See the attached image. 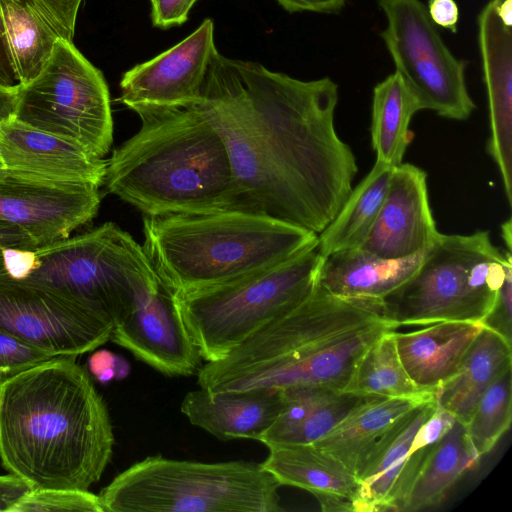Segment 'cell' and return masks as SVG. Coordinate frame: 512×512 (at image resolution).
Segmentation results:
<instances>
[{"mask_svg": "<svg viewBox=\"0 0 512 512\" xmlns=\"http://www.w3.org/2000/svg\"><path fill=\"white\" fill-rule=\"evenodd\" d=\"M338 85L303 81L250 61L211 60L197 107L227 146L236 210L321 233L358 168L334 124Z\"/></svg>", "mask_w": 512, "mask_h": 512, "instance_id": "cell-1", "label": "cell"}, {"mask_svg": "<svg viewBox=\"0 0 512 512\" xmlns=\"http://www.w3.org/2000/svg\"><path fill=\"white\" fill-rule=\"evenodd\" d=\"M74 356L0 384V460L31 489L89 490L113 453L105 402Z\"/></svg>", "mask_w": 512, "mask_h": 512, "instance_id": "cell-2", "label": "cell"}, {"mask_svg": "<svg viewBox=\"0 0 512 512\" xmlns=\"http://www.w3.org/2000/svg\"><path fill=\"white\" fill-rule=\"evenodd\" d=\"M396 329L380 304L341 298L316 283L293 308L201 366L197 383L210 393L303 386L343 391L362 354Z\"/></svg>", "mask_w": 512, "mask_h": 512, "instance_id": "cell-3", "label": "cell"}, {"mask_svg": "<svg viewBox=\"0 0 512 512\" xmlns=\"http://www.w3.org/2000/svg\"><path fill=\"white\" fill-rule=\"evenodd\" d=\"M104 184L148 216L236 210L227 146L195 106L142 120L106 160Z\"/></svg>", "mask_w": 512, "mask_h": 512, "instance_id": "cell-4", "label": "cell"}, {"mask_svg": "<svg viewBox=\"0 0 512 512\" xmlns=\"http://www.w3.org/2000/svg\"><path fill=\"white\" fill-rule=\"evenodd\" d=\"M143 233L142 247L172 293L243 278L318 242L314 232L238 210L144 215Z\"/></svg>", "mask_w": 512, "mask_h": 512, "instance_id": "cell-5", "label": "cell"}, {"mask_svg": "<svg viewBox=\"0 0 512 512\" xmlns=\"http://www.w3.org/2000/svg\"><path fill=\"white\" fill-rule=\"evenodd\" d=\"M280 486L261 463L149 456L98 496L104 512H279Z\"/></svg>", "mask_w": 512, "mask_h": 512, "instance_id": "cell-6", "label": "cell"}, {"mask_svg": "<svg viewBox=\"0 0 512 512\" xmlns=\"http://www.w3.org/2000/svg\"><path fill=\"white\" fill-rule=\"evenodd\" d=\"M18 280L78 304L114 327L160 283L143 247L113 222L37 247Z\"/></svg>", "mask_w": 512, "mask_h": 512, "instance_id": "cell-7", "label": "cell"}, {"mask_svg": "<svg viewBox=\"0 0 512 512\" xmlns=\"http://www.w3.org/2000/svg\"><path fill=\"white\" fill-rule=\"evenodd\" d=\"M511 268V251L494 246L488 231L440 233L414 274L383 300L384 314L397 328L485 323Z\"/></svg>", "mask_w": 512, "mask_h": 512, "instance_id": "cell-8", "label": "cell"}, {"mask_svg": "<svg viewBox=\"0 0 512 512\" xmlns=\"http://www.w3.org/2000/svg\"><path fill=\"white\" fill-rule=\"evenodd\" d=\"M324 257L318 242L273 267L203 289L172 293L186 330L206 362L217 361L315 287Z\"/></svg>", "mask_w": 512, "mask_h": 512, "instance_id": "cell-9", "label": "cell"}, {"mask_svg": "<svg viewBox=\"0 0 512 512\" xmlns=\"http://www.w3.org/2000/svg\"><path fill=\"white\" fill-rule=\"evenodd\" d=\"M14 117L75 141L103 158L113 141L110 95L102 72L73 42H57L46 66L18 88Z\"/></svg>", "mask_w": 512, "mask_h": 512, "instance_id": "cell-10", "label": "cell"}, {"mask_svg": "<svg viewBox=\"0 0 512 512\" xmlns=\"http://www.w3.org/2000/svg\"><path fill=\"white\" fill-rule=\"evenodd\" d=\"M386 18L380 36L420 110L463 121L476 108L466 84V63L439 34L421 0H376Z\"/></svg>", "mask_w": 512, "mask_h": 512, "instance_id": "cell-11", "label": "cell"}, {"mask_svg": "<svg viewBox=\"0 0 512 512\" xmlns=\"http://www.w3.org/2000/svg\"><path fill=\"white\" fill-rule=\"evenodd\" d=\"M113 327L78 304L0 272V328L49 354L91 352L110 340Z\"/></svg>", "mask_w": 512, "mask_h": 512, "instance_id": "cell-12", "label": "cell"}, {"mask_svg": "<svg viewBox=\"0 0 512 512\" xmlns=\"http://www.w3.org/2000/svg\"><path fill=\"white\" fill-rule=\"evenodd\" d=\"M216 51L214 22L207 18L173 47L123 73L120 102L141 121L193 106Z\"/></svg>", "mask_w": 512, "mask_h": 512, "instance_id": "cell-13", "label": "cell"}, {"mask_svg": "<svg viewBox=\"0 0 512 512\" xmlns=\"http://www.w3.org/2000/svg\"><path fill=\"white\" fill-rule=\"evenodd\" d=\"M0 158L11 178L46 185L104 184L106 160L15 117L0 123Z\"/></svg>", "mask_w": 512, "mask_h": 512, "instance_id": "cell-14", "label": "cell"}, {"mask_svg": "<svg viewBox=\"0 0 512 512\" xmlns=\"http://www.w3.org/2000/svg\"><path fill=\"white\" fill-rule=\"evenodd\" d=\"M100 201L95 186L46 185L7 177L0 181V222L26 231L41 247L68 238L91 221Z\"/></svg>", "mask_w": 512, "mask_h": 512, "instance_id": "cell-15", "label": "cell"}, {"mask_svg": "<svg viewBox=\"0 0 512 512\" xmlns=\"http://www.w3.org/2000/svg\"><path fill=\"white\" fill-rule=\"evenodd\" d=\"M110 340L138 360L169 376H189L201 367V355L160 281L136 308L113 328Z\"/></svg>", "mask_w": 512, "mask_h": 512, "instance_id": "cell-16", "label": "cell"}, {"mask_svg": "<svg viewBox=\"0 0 512 512\" xmlns=\"http://www.w3.org/2000/svg\"><path fill=\"white\" fill-rule=\"evenodd\" d=\"M439 234L426 172L409 163L394 167L378 216L361 247L382 258L402 259L426 251Z\"/></svg>", "mask_w": 512, "mask_h": 512, "instance_id": "cell-17", "label": "cell"}, {"mask_svg": "<svg viewBox=\"0 0 512 512\" xmlns=\"http://www.w3.org/2000/svg\"><path fill=\"white\" fill-rule=\"evenodd\" d=\"M478 44L489 108L487 152L512 205V28L500 20L491 1L478 16Z\"/></svg>", "mask_w": 512, "mask_h": 512, "instance_id": "cell-18", "label": "cell"}, {"mask_svg": "<svg viewBox=\"0 0 512 512\" xmlns=\"http://www.w3.org/2000/svg\"><path fill=\"white\" fill-rule=\"evenodd\" d=\"M82 0H0L3 20L18 83L40 74L55 45L73 42Z\"/></svg>", "mask_w": 512, "mask_h": 512, "instance_id": "cell-19", "label": "cell"}, {"mask_svg": "<svg viewBox=\"0 0 512 512\" xmlns=\"http://www.w3.org/2000/svg\"><path fill=\"white\" fill-rule=\"evenodd\" d=\"M281 406L280 391L254 389L210 393L200 388L184 396L180 410L192 425L218 439L259 441L277 418Z\"/></svg>", "mask_w": 512, "mask_h": 512, "instance_id": "cell-20", "label": "cell"}, {"mask_svg": "<svg viewBox=\"0 0 512 512\" xmlns=\"http://www.w3.org/2000/svg\"><path fill=\"white\" fill-rule=\"evenodd\" d=\"M424 253L386 259L362 247L341 250L324 257L317 284L341 298L382 305L414 274Z\"/></svg>", "mask_w": 512, "mask_h": 512, "instance_id": "cell-21", "label": "cell"}, {"mask_svg": "<svg viewBox=\"0 0 512 512\" xmlns=\"http://www.w3.org/2000/svg\"><path fill=\"white\" fill-rule=\"evenodd\" d=\"M484 325L442 321L407 333L395 331L399 357L415 385L435 391L450 378Z\"/></svg>", "mask_w": 512, "mask_h": 512, "instance_id": "cell-22", "label": "cell"}, {"mask_svg": "<svg viewBox=\"0 0 512 512\" xmlns=\"http://www.w3.org/2000/svg\"><path fill=\"white\" fill-rule=\"evenodd\" d=\"M280 393L281 410L259 440L268 448L317 442L365 398L314 386L288 388Z\"/></svg>", "mask_w": 512, "mask_h": 512, "instance_id": "cell-23", "label": "cell"}, {"mask_svg": "<svg viewBox=\"0 0 512 512\" xmlns=\"http://www.w3.org/2000/svg\"><path fill=\"white\" fill-rule=\"evenodd\" d=\"M432 397H365L328 434L313 445L337 459L357 478L373 446L393 423Z\"/></svg>", "mask_w": 512, "mask_h": 512, "instance_id": "cell-24", "label": "cell"}, {"mask_svg": "<svg viewBox=\"0 0 512 512\" xmlns=\"http://www.w3.org/2000/svg\"><path fill=\"white\" fill-rule=\"evenodd\" d=\"M511 367V340L485 324L455 373L436 389V399L466 424L483 393Z\"/></svg>", "mask_w": 512, "mask_h": 512, "instance_id": "cell-25", "label": "cell"}, {"mask_svg": "<svg viewBox=\"0 0 512 512\" xmlns=\"http://www.w3.org/2000/svg\"><path fill=\"white\" fill-rule=\"evenodd\" d=\"M261 464L280 485L306 490L316 498L339 496L353 502L359 488L347 467L313 444L270 447Z\"/></svg>", "mask_w": 512, "mask_h": 512, "instance_id": "cell-26", "label": "cell"}, {"mask_svg": "<svg viewBox=\"0 0 512 512\" xmlns=\"http://www.w3.org/2000/svg\"><path fill=\"white\" fill-rule=\"evenodd\" d=\"M480 458L467 437L465 424L458 420L427 452L401 512H416L439 506L449 490Z\"/></svg>", "mask_w": 512, "mask_h": 512, "instance_id": "cell-27", "label": "cell"}, {"mask_svg": "<svg viewBox=\"0 0 512 512\" xmlns=\"http://www.w3.org/2000/svg\"><path fill=\"white\" fill-rule=\"evenodd\" d=\"M393 168L376 160L370 172L352 188L333 220L318 234V250L323 257L364 244L380 211Z\"/></svg>", "mask_w": 512, "mask_h": 512, "instance_id": "cell-28", "label": "cell"}, {"mask_svg": "<svg viewBox=\"0 0 512 512\" xmlns=\"http://www.w3.org/2000/svg\"><path fill=\"white\" fill-rule=\"evenodd\" d=\"M419 105L401 77L394 72L373 89L371 144L376 160L396 167L412 140L410 122Z\"/></svg>", "mask_w": 512, "mask_h": 512, "instance_id": "cell-29", "label": "cell"}, {"mask_svg": "<svg viewBox=\"0 0 512 512\" xmlns=\"http://www.w3.org/2000/svg\"><path fill=\"white\" fill-rule=\"evenodd\" d=\"M343 392L365 397L427 399L436 390H422L411 380L397 351L395 330H390L358 359Z\"/></svg>", "mask_w": 512, "mask_h": 512, "instance_id": "cell-30", "label": "cell"}, {"mask_svg": "<svg viewBox=\"0 0 512 512\" xmlns=\"http://www.w3.org/2000/svg\"><path fill=\"white\" fill-rule=\"evenodd\" d=\"M512 418V367L483 393L465 424L469 442L479 458L489 453L510 428Z\"/></svg>", "mask_w": 512, "mask_h": 512, "instance_id": "cell-31", "label": "cell"}, {"mask_svg": "<svg viewBox=\"0 0 512 512\" xmlns=\"http://www.w3.org/2000/svg\"><path fill=\"white\" fill-rule=\"evenodd\" d=\"M104 512L98 495L68 488L31 489L10 512Z\"/></svg>", "mask_w": 512, "mask_h": 512, "instance_id": "cell-32", "label": "cell"}, {"mask_svg": "<svg viewBox=\"0 0 512 512\" xmlns=\"http://www.w3.org/2000/svg\"><path fill=\"white\" fill-rule=\"evenodd\" d=\"M59 357L0 328V384Z\"/></svg>", "mask_w": 512, "mask_h": 512, "instance_id": "cell-33", "label": "cell"}, {"mask_svg": "<svg viewBox=\"0 0 512 512\" xmlns=\"http://www.w3.org/2000/svg\"><path fill=\"white\" fill-rule=\"evenodd\" d=\"M456 421L455 416L446 410L436 399L432 414L415 433L408 455L437 443L449 432Z\"/></svg>", "mask_w": 512, "mask_h": 512, "instance_id": "cell-34", "label": "cell"}, {"mask_svg": "<svg viewBox=\"0 0 512 512\" xmlns=\"http://www.w3.org/2000/svg\"><path fill=\"white\" fill-rule=\"evenodd\" d=\"M87 365L89 373L103 385L112 380H123L131 371V366L125 358L107 349L93 352L88 358Z\"/></svg>", "mask_w": 512, "mask_h": 512, "instance_id": "cell-35", "label": "cell"}, {"mask_svg": "<svg viewBox=\"0 0 512 512\" xmlns=\"http://www.w3.org/2000/svg\"><path fill=\"white\" fill-rule=\"evenodd\" d=\"M198 0H150L154 27L169 29L184 24Z\"/></svg>", "mask_w": 512, "mask_h": 512, "instance_id": "cell-36", "label": "cell"}, {"mask_svg": "<svg viewBox=\"0 0 512 512\" xmlns=\"http://www.w3.org/2000/svg\"><path fill=\"white\" fill-rule=\"evenodd\" d=\"M511 314H512V268L509 269L499 288L496 302L488 319L484 324L491 325L496 321L500 324L498 330L511 340Z\"/></svg>", "mask_w": 512, "mask_h": 512, "instance_id": "cell-37", "label": "cell"}, {"mask_svg": "<svg viewBox=\"0 0 512 512\" xmlns=\"http://www.w3.org/2000/svg\"><path fill=\"white\" fill-rule=\"evenodd\" d=\"M38 246L32 237L21 228L0 222V272L5 270L8 249L35 250Z\"/></svg>", "mask_w": 512, "mask_h": 512, "instance_id": "cell-38", "label": "cell"}, {"mask_svg": "<svg viewBox=\"0 0 512 512\" xmlns=\"http://www.w3.org/2000/svg\"><path fill=\"white\" fill-rule=\"evenodd\" d=\"M428 15L435 25L455 33L459 21V8L455 0H428Z\"/></svg>", "mask_w": 512, "mask_h": 512, "instance_id": "cell-39", "label": "cell"}, {"mask_svg": "<svg viewBox=\"0 0 512 512\" xmlns=\"http://www.w3.org/2000/svg\"><path fill=\"white\" fill-rule=\"evenodd\" d=\"M31 488L18 476L0 475V512H10Z\"/></svg>", "mask_w": 512, "mask_h": 512, "instance_id": "cell-40", "label": "cell"}, {"mask_svg": "<svg viewBox=\"0 0 512 512\" xmlns=\"http://www.w3.org/2000/svg\"><path fill=\"white\" fill-rule=\"evenodd\" d=\"M290 13L315 12L331 14L343 9L347 0H276Z\"/></svg>", "mask_w": 512, "mask_h": 512, "instance_id": "cell-41", "label": "cell"}, {"mask_svg": "<svg viewBox=\"0 0 512 512\" xmlns=\"http://www.w3.org/2000/svg\"><path fill=\"white\" fill-rule=\"evenodd\" d=\"M18 84L0 6V85L13 87Z\"/></svg>", "mask_w": 512, "mask_h": 512, "instance_id": "cell-42", "label": "cell"}, {"mask_svg": "<svg viewBox=\"0 0 512 512\" xmlns=\"http://www.w3.org/2000/svg\"><path fill=\"white\" fill-rule=\"evenodd\" d=\"M19 84L13 87L0 85V123L14 117Z\"/></svg>", "mask_w": 512, "mask_h": 512, "instance_id": "cell-43", "label": "cell"}, {"mask_svg": "<svg viewBox=\"0 0 512 512\" xmlns=\"http://www.w3.org/2000/svg\"><path fill=\"white\" fill-rule=\"evenodd\" d=\"M511 219H508V221H506L503 225H502V232H503V238H504V241L508 247L507 250L511 251V243H512V240H511V236H512V233H511Z\"/></svg>", "mask_w": 512, "mask_h": 512, "instance_id": "cell-44", "label": "cell"}, {"mask_svg": "<svg viewBox=\"0 0 512 512\" xmlns=\"http://www.w3.org/2000/svg\"><path fill=\"white\" fill-rule=\"evenodd\" d=\"M8 177L7 172L4 168V165L2 163V160L0 158V181L5 180Z\"/></svg>", "mask_w": 512, "mask_h": 512, "instance_id": "cell-45", "label": "cell"}, {"mask_svg": "<svg viewBox=\"0 0 512 512\" xmlns=\"http://www.w3.org/2000/svg\"><path fill=\"white\" fill-rule=\"evenodd\" d=\"M495 5H498L502 2H504L505 0H491Z\"/></svg>", "mask_w": 512, "mask_h": 512, "instance_id": "cell-46", "label": "cell"}]
</instances>
